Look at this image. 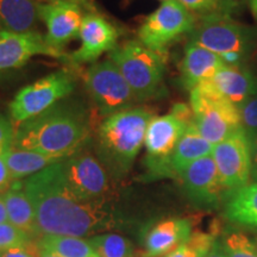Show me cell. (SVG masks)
I'll list each match as a JSON object with an SVG mask.
<instances>
[{
	"label": "cell",
	"instance_id": "33",
	"mask_svg": "<svg viewBox=\"0 0 257 257\" xmlns=\"http://www.w3.org/2000/svg\"><path fill=\"white\" fill-rule=\"evenodd\" d=\"M14 184V180H12L10 172L6 166L4 157L0 155V194H4L6 191H9Z\"/></svg>",
	"mask_w": 257,
	"mask_h": 257
},
{
	"label": "cell",
	"instance_id": "7",
	"mask_svg": "<svg viewBox=\"0 0 257 257\" xmlns=\"http://www.w3.org/2000/svg\"><path fill=\"white\" fill-rule=\"evenodd\" d=\"M193 121L191 106L178 102L170 113L154 117L148 125L144 147L147 150L146 162L149 172L155 176H173L170 157L176 144L184 136L188 125Z\"/></svg>",
	"mask_w": 257,
	"mask_h": 257
},
{
	"label": "cell",
	"instance_id": "12",
	"mask_svg": "<svg viewBox=\"0 0 257 257\" xmlns=\"http://www.w3.org/2000/svg\"><path fill=\"white\" fill-rule=\"evenodd\" d=\"M212 159L217 166L221 184L230 193L251 181V143L244 130L214 146Z\"/></svg>",
	"mask_w": 257,
	"mask_h": 257
},
{
	"label": "cell",
	"instance_id": "44",
	"mask_svg": "<svg viewBox=\"0 0 257 257\" xmlns=\"http://www.w3.org/2000/svg\"><path fill=\"white\" fill-rule=\"evenodd\" d=\"M0 257H2V252H0Z\"/></svg>",
	"mask_w": 257,
	"mask_h": 257
},
{
	"label": "cell",
	"instance_id": "13",
	"mask_svg": "<svg viewBox=\"0 0 257 257\" xmlns=\"http://www.w3.org/2000/svg\"><path fill=\"white\" fill-rule=\"evenodd\" d=\"M188 198L199 206H217L231 193L221 184L212 156L202 157L185 168L179 175Z\"/></svg>",
	"mask_w": 257,
	"mask_h": 257
},
{
	"label": "cell",
	"instance_id": "10",
	"mask_svg": "<svg viewBox=\"0 0 257 257\" xmlns=\"http://www.w3.org/2000/svg\"><path fill=\"white\" fill-rule=\"evenodd\" d=\"M85 86L98 111L104 117L133 108V89L113 61L92 64L85 75Z\"/></svg>",
	"mask_w": 257,
	"mask_h": 257
},
{
	"label": "cell",
	"instance_id": "8",
	"mask_svg": "<svg viewBox=\"0 0 257 257\" xmlns=\"http://www.w3.org/2000/svg\"><path fill=\"white\" fill-rule=\"evenodd\" d=\"M197 17L179 0H168L144 19L138 29V41L157 53H166L170 44L191 34Z\"/></svg>",
	"mask_w": 257,
	"mask_h": 257
},
{
	"label": "cell",
	"instance_id": "37",
	"mask_svg": "<svg viewBox=\"0 0 257 257\" xmlns=\"http://www.w3.org/2000/svg\"><path fill=\"white\" fill-rule=\"evenodd\" d=\"M4 223H9V214L4 198H3V194H0V224Z\"/></svg>",
	"mask_w": 257,
	"mask_h": 257
},
{
	"label": "cell",
	"instance_id": "42",
	"mask_svg": "<svg viewBox=\"0 0 257 257\" xmlns=\"http://www.w3.org/2000/svg\"><path fill=\"white\" fill-rule=\"evenodd\" d=\"M32 2L38 3V4H46V3H53V2H56V0H32Z\"/></svg>",
	"mask_w": 257,
	"mask_h": 257
},
{
	"label": "cell",
	"instance_id": "2",
	"mask_svg": "<svg viewBox=\"0 0 257 257\" xmlns=\"http://www.w3.org/2000/svg\"><path fill=\"white\" fill-rule=\"evenodd\" d=\"M89 120L78 102L59 101L16 128L14 148L66 160L87 140Z\"/></svg>",
	"mask_w": 257,
	"mask_h": 257
},
{
	"label": "cell",
	"instance_id": "30",
	"mask_svg": "<svg viewBox=\"0 0 257 257\" xmlns=\"http://www.w3.org/2000/svg\"><path fill=\"white\" fill-rule=\"evenodd\" d=\"M194 15L206 16L216 12L230 14L234 3L233 0H179Z\"/></svg>",
	"mask_w": 257,
	"mask_h": 257
},
{
	"label": "cell",
	"instance_id": "6",
	"mask_svg": "<svg viewBox=\"0 0 257 257\" xmlns=\"http://www.w3.org/2000/svg\"><path fill=\"white\" fill-rule=\"evenodd\" d=\"M191 108L199 133L213 146L242 130L238 107L224 98L210 81L192 89Z\"/></svg>",
	"mask_w": 257,
	"mask_h": 257
},
{
	"label": "cell",
	"instance_id": "15",
	"mask_svg": "<svg viewBox=\"0 0 257 257\" xmlns=\"http://www.w3.org/2000/svg\"><path fill=\"white\" fill-rule=\"evenodd\" d=\"M44 55L63 59L62 51L53 49L46 37L32 30L22 34L0 32V74L24 66L31 57Z\"/></svg>",
	"mask_w": 257,
	"mask_h": 257
},
{
	"label": "cell",
	"instance_id": "31",
	"mask_svg": "<svg viewBox=\"0 0 257 257\" xmlns=\"http://www.w3.org/2000/svg\"><path fill=\"white\" fill-rule=\"evenodd\" d=\"M242 128L249 138L257 136V94L238 106Z\"/></svg>",
	"mask_w": 257,
	"mask_h": 257
},
{
	"label": "cell",
	"instance_id": "35",
	"mask_svg": "<svg viewBox=\"0 0 257 257\" xmlns=\"http://www.w3.org/2000/svg\"><path fill=\"white\" fill-rule=\"evenodd\" d=\"M249 140L251 143V180L257 182V136Z\"/></svg>",
	"mask_w": 257,
	"mask_h": 257
},
{
	"label": "cell",
	"instance_id": "3",
	"mask_svg": "<svg viewBox=\"0 0 257 257\" xmlns=\"http://www.w3.org/2000/svg\"><path fill=\"white\" fill-rule=\"evenodd\" d=\"M154 117L149 108L133 107L106 117L102 121L98 131V153L113 175L121 176L131 169Z\"/></svg>",
	"mask_w": 257,
	"mask_h": 257
},
{
	"label": "cell",
	"instance_id": "21",
	"mask_svg": "<svg viewBox=\"0 0 257 257\" xmlns=\"http://www.w3.org/2000/svg\"><path fill=\"white\" fill-rule=\"evenodd\" d=\"M38 3L32 0H0V32L32 31L40 21Z\"/></svg>",
	"mask_w": 257,
	"mask_h": 257
},
{
	"label": "cell",
	"instance_id": "38",
	"mask_svg": "<svg viewBox=\"0 0 257 257\" xmlns=\"http://www.w3.org/2000/svg\"><path fill=\"white\" fill-rule=\"evenodd\" d=\"M246 64H248L249 68L251 69V72L257 76V46L255 47V49L252 50L251 55H250L248 63Z\"/></svg>",
	"mask_w": 257,
	"mask_h": 257
},
{
	"label": "cell",
	"instance_id": "23",
	"mask_svg": "<svg viewBox=\"0 0 257 257\" xmlns=\"http://www.w3.org/2000/svg\"><path fill=\"white\" fill-rule=\"evenodd\" d=\"M225 216L233 223L257 230V182L231 193L225 205Z\"/></svg>",
	"mask_w": 257,
	"mask_h": 257
},
{
	"label": "cell",
	"instance_id": "36",
	"mask_svg": "<svg viewBox=\"0 0 257 257\" xmlns=\"http://www.w3.org/2000/svg\"><path fill=\"white\" fill-rule=\"evenodd\" d=\"M206 257H226V252H225L224 246L220 240H217V242L214 243L213 248L211 249V251L207 253Z\"/></svg>",
	"mask_w": 257,
	"mask_h": 257
},
{
	"label": "cell",
	"instance_id": "26",
	"mask_svg": "<svg viewBox=\"0 0 257 257\" xmlns=\"http://www.w3.org/2000/svg\"><path fill=\"white\" fill-rule=\"evenodd\" d=\"M88 239L99 257H135L133 243L120 234L102 232Z\"/></svg>",
	"mask_w": 257,
	"mask_h": 257
},
{
	"label": "cell",
	"instance_id": "43",
	"mask_svg": "<svg viewBox=\"0 0 257 257\" xmlns=\"http://www.w3.org/2000/svg\"><path fill=\"white\" fill-rule=\"evenodd\" d=\"M160 2H162V3H165V2H168V0H160Z\"/></svg>",
	"mask_w": 257,
	"mask_h": 257
},
{
	"label": "cell",
	"instance_id": "40",
	"mask_svg": "<svg viewBox=\"0 0 257 257\" xmlns=\"http://www.w3.org/2000/svg\"><path fill=\"white\" fill-rule=\"evenodd\" d=\"M246 2H248L249 9L251 11L253 18L257 21V0H246Z\"/></svg>",
	"mask_w": 257,
	"mask_h": 257
},
{
	"label": "cell",
	"instance_id": "29",
	"mask_svg": "<svg viewBox=\"0 0 257 257\" xmlns=\"http://www.w3.org/2000/svg\"><path fill=\"white\" fill-rule=\"evenodd\" d=\"M32 238L34 237L11 223L0 224V252L19 246L30 245Z\"/></svg>",
	"mask_w": 257,
	"mask_h": 257
},
{
	"label": "cell",
	"instance_id": "19",
	"mask_svg": "<svg viewBox=\"0 0 257 257\" xmlns=\"http://www.w3.org/2000/svg\"><path fill=\"white\" fill-rule=\"evenodd\" d=\"M210 82L224 98L237 107L257 94V76L248 64L237 67L224 66Z\"/></svg>",
	"mask_w": 257,
	"mask_h": 257
},
{
	"label": "cell",
	"instance_id": "1",
	"mask_svg": "<svg viewBox=\"0 0 257 257\" xmlns=\"http://www.w3.org/2000/svg\"><path fill=\"white\" fill-rule=\"evenodd\" d=\"M61 162L23 182L40 236L85 237L113 229L117 217L106 202H83L74 197L64 181Z\"/></svg>",
	"mask_w": 257,
	"mask_h": 257
},
{
	"label": "cell",
	"instance_id": "4",
	"mask_svg": "<svg viewBox=\"0 0 257 257\" xmlns=\"http://www.w3.org/2000/svg\"><path fill=\"white\" fill-rule=\"evenodd\" d=\"M108 59L119 68L136 101L150 100L165 93L166 53L149 49L140 41H130L110 51Z\"/></svg>",
	"mask_w": 257,
	"mask_h": 257
},
{
	"label": "cell",
	"instance_id": "45",
	"mask_svg": "<svg viewBox=\"0 0 257 257\" xmlns=\"http://www.w3.org/2000/svg\"><path fill=\"white\" fill-rule=\"evenodd\" d=\"M256 245H257V243H256Z\"/></svg>",
	"mask_w": 257,
	"mask_h": 257
},
{
	"label": "cell",
	"instance_id": "41",
	"mask_svg": "<svg viewBox=\"0 0 257 257\" xmlns=\"http://www.w3.org/2000/svg\"><path fill=\"white\" fill-rule=\"evenodd\" d=\"M37 248H38V246H37ZM37 257H61V256L55 255V253H53V252L46 251V250L38 249V255H37Z\"/></svg>",
	"mask_w": 257,
	"mask_h": 257
},
{
	"label": "cell",
	"instance_id": "25",
	"mask_svg": "<svg viewBox=\"0 0 257 257\" xmlns=\"http://www.w3.org/2000/svg\"><path fill=\"white\" fill-rule=\"evenodd\" d=\"M38 249L61 257H99L89 239L72 236H41Z\"/></svg>",
	"mask_w": 257,
	"mask_h": 257
},
{
	"label": "cell",
	"instance_id": "27",
	"mask_svg": "<svg viewBox=\"0 0 257 257\" xmlns=\"http://www.w3.org/2000/svg\"><path fill=\"white\" fill-rule=\"evenodd\" d=\"M216 242V234L197 231L192 232L189 238L174 251L163 257H206Z\"/></svg>",
	"mask_w": 257,
	"mask_h": 257
},
{
	"label": "cell",
	"instance_id": "16",
	"mask_svg": "<svg viewBox=\"0 0 257 257\" xmlns=\"http://www.w3.org/2000/svg\"><path fill=\"white\" fill-rule=\"evenodd\" d=\"M78 37L81 46L70 56L74 64L94 62L106 51L117 48L118 31L100 15L88 12L83 16Z\"/></svg>",
	"mask_w": 257,
	"mask_h": 257
},
{
	"label": "cell",
	"instance_id": "20",
	"mask_svg": "<svg viewBox=\"0 0 257 257\" xmlns=\"http://www.w3.org/2000/svg\"><path fill=\"white\" fill-rule=\"evenodd\" d=\"M214 146L205 140L195 126L194 121L188 125L184 136L180 138L176 144V148L170 157V169L173 176H178L185 168L202 159V157L211 156Z\"/></svg>",
	"mask_w": 257,
	"mask_h": 257
},
{
	"label": "cell",
	"instance_id": "39",
	"mask_svg": "<svg viewBox=\"0 0 257 257\" xmlns=\"http://www.w3.org/2000/svg\"><path fill=\"white\" fill-rule=\"evenodd\" d=\"M69 2L75 3V4L81 6L82 9H87L91 12H94V6H93L91 0H69Z\"/></svg>",
	"mask_w": 257,
	"mask_h": 257
},
{
	"label": "cell",
	"instance_id": "24",
	"mask_svg": "<svg viewBox=\"0 0 257 257\" xmlns=\"http://www.w3.org/2000/svg\"><path fill=\"white\" fill-rule=\"evenodd\" d=\"M3 157L14 181L37 174L47 167L63 161L41 153L17 149V148L10 149Z\"/></svg>",
	"mask_w": 257,
	"mask_h": 257
},
{
	"label": "cell",
	"instance_id": "17",
	"mask_svg": "<svg viewBox=\"0 0 257 257\" xmlns=\"http://www.w3.org/2000/svg\"><path fill=\"white\" fill-rule=\"evenodd\" d=\"M192 223L186 218H167L154 224L144 237L146 257H163L184 244L192 234Z\"/></svg>",
	"mask_w": 257,
	"mask_h": 257
},
{
	"label": "cell",
	"instance_id": "46",
	"mask_svg": "<svg viewBox=\"0 0 257 257\" xmlns=\"http://www.w3.org/2000/svg\"><path fill=\"white\" fill-rule=\"evenodd\" d=\"M144 257H146V256H144Z\"/></svg>",
	"mask_w": 257,
	"mask_h": 257
},
{
	"label": "cell",
	"instance_id": "5",
	"mask_svg": "<svg viewBox=\"0 0 257 257\" xmlns=\"http://www.w3.org/2000/svg\"><path fill=\"white\" fill-rule=\"evenodd\" d=\"M189 43L219 56L236 53L249 60L257 46V29L239 23L226 12H216L199 17Z\"/></svg>",
	"mask_w": 257,
	"mask_h": 257
},
{
	"label": "cell",
	"instance_id": "28",
	"mask_svg": "<svg viewBox=\"0 0 257 257\" xmlns=\"http://www.w3.org/2000/svg\"><path fill=\"white\" fill-rule=\"evenodd\" d=\"M226 257H257V245L245 233L234 231L221 240Z\"/></svg>",
	"mask_w": 257,
	"mask_h": 257
},
{
	"label": "cell",
	"instance_id": "9",
	"mask_svg": "<svg viewBox=\"0 0 257 257\" xmlns=\"http://www.w3.org/2000/svg\"><path fill=\"white\" fill-rule=\"evenodd\" d=\"M75 83L72 72L61 69L25 86L10 104L12 119L19 124L47 111L68 96L75 88Z\"/></svg>",
	"mask_w": 257,
	"mask_h": 257
},
{
	"label": "cell",
	"instance_id": "18",
	"mask_svg": "<svg viewBox=\"0 0 257 257\" xmlns=\"http://www.w3.org/2000/svg\"><path fill=\"white\" fill-rule=\"evenodd\" d=\"M224 66L219 55L188 42L180 66L182 85L191 92L200 83L210 81Z\"/></svg>",
	"mask_w": 257,
	"mask_h": 257
},
{
	"label": "cell",
	"instance_id": "14",
	"mask_svg": "<svg viewBox=\"0 0 257 257\" xmlns=\"http://www.w3.org/2000/svg\"><path fill=\"white\" fill-rule=\"evenodd\" d=\"M40 18L47 25V43L57 51L79 36L82 24V8L69 0L38 4ZM63 53V51H62Z\"/></svg>",
	"mask_w": 257,
	"mask_h": 257
},
{
	"label": "cell",
	"instance_id": "22",
	"mask_svg": "<svg viewBox=\"0 0 257 257\" xmlns=\"http://www.w3.org/2000/svg\"><path fill=\"white\" fill-rule=\"evenodd\" d=\"M6 208H8L9 223L19 227L30 234L31 237L38 236L36 217L30 199L23 188V184H12L9 191L3 194Z\"/></svg>",
	"mask_w": 257,
	"mask_h": 257
},
{
	"label": "cell",
	"instance_id": "34",
	"mask_svg": "<svg viewBox=\"0 0 257 257\" xmlns=\"http://www.w3.org/2000/svg\"><path fill=\"white\" fill-rule=\"evenodd\" d=\"M38 253H35L31 249V244L28 246H19V248L9 249L2 252V257H37Z\"/></svg>",
	"mask_w": 257,
	"mask_h": 257
},
{
	"label": "cell",
	"instance_id": "11",
	"mask_svg": "<svg viewBox=\"0 0 257 257\" xmlns=\"http://www.w3.org/2000/svg\"><path fill=\"white\" fill-rule=\"evenodd\" d=\"M67 187L83 202H106L110 192L108 176L102 163L91 154H74L61 162Z\"/></svg>",
	"mask_w": 257,
	"mask_h": 257
},
{
	"label": "cell",
	"instance_id": "32",
	"mask_svg": "<svg viewBox=\"0 0 257 257\" xmlns=\"http://www.w3.org/2000/svg\"><path fill=\"white\" fill-rule=\"evenodd\" d=\"M16 128L12 121L0 113V155H4L14 148Z\"/></svg>",
	"mask_w": 257,
	"mask_h": 257
}]
</instances>
